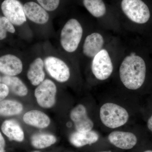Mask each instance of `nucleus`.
Here are the masks:
<instances>
[{
  "mask_svg": "<svg viewBox=\"0 0 152 152\" xmlns=\"http://www.w3.org/2000/svg\"><path fill=\"white\" fill-rule=\"evenodd\" d=\"M122 48L117 64L121 83L128 89L137 90L144 84L146 76L145 61L134 48L128 33L120 34Z\"/></svg>",
  "mask_w": 152,
  "mask_h": 152,
  "instance_id": "nucleus-1",
  "label": "nucleus"
},
{
  "mask_svg": "<svg viewBox=\"0 0 152 152\" xmlns=\"http://www.w3.org/2000/svg\"><path fill=\"white\" fill-rule=\"evenodd\" d=\"M121 48V37L119 34L93 58L90 62V66L95 79L103 81L111 77L115 66L118 63Z\"/></svg>",
  "mask_w": 152,
  "mask_h": 152,
  "instance_id": "nucleus-2",
  "label": "nucleus"
},
{
  "mask_svg": "<svg viewBox=\"0 0 152 152\" xmlns=\"http://www.w3.org/2000/svg\"><path fill=\"white\" fill-rule=\"evenodd\" d=\"M120 6L124 16L119 20L122 33L131 34L134 25L145 24L149 21V8L142 0H122Z\"/></svg>",
  "mask_w": 152,
  "mask_h": 152,
  "instance_id": "nucleus-3",
  "label": "nucleus"
},
{
  "mask_svg": "<svg viewBox=\"0 0 152 152\" xmlns=\"http://www.w3.org/2000/svg\"><path fill=\"white\" fill-rule=\"evenodd\" d=\"M118 34H119L106 29L94 22L82 44L83 56L91 62L95 56Z\"/></svg>",
  "mask_w": 152,
  "mask_h": 152,
  "instance_id": "nucleus-4",
  "label": "nucleus"
},
{
  "mask_svg": "<svg viewBox=\"0 0 152 152\" xmlns=\"http://www.w3.org/2000/svg\"><path fill=\"white\" fill-rule=\"evenodd\" d=\"M84 34L81 23L75 18H71L66 22L60 35L61 45L69 53H75L78 49Z\"/></svg>",
  "mask_w": 152,
  "mask_h": 152,
  "instance_id": "nucleus-5",
  "label": "nucleus"
},
{
  "mask_svg": "<svg viewBox=\"0 0 152 152\" xmlns=\"http://www.w3.org/2000/svg\"><path fill=\"white\" fill-rule=\"evenodd\" d=\"M100 117L102 123L107 127L115 129L127 122L129 114L123 107L113 103H107L101 107Z\"/></svg>",
  "mask_w": 152,
  "mask_h": 152,
  "instance_id": "nucleus-6",
  "label": "nucleus"
},
{
  "mask_svg": "<svg viewBox=\"0 0 152 152\" xmlns=\"http://www.w3.org/2000/svg\"><path fill=\"white\" fill-rule=\"evenodd\" d=\"M83 3L87 10L96 20L95 23L106 29L120 34L107 18V9L103 0H83Z\"/></svg>",
  "mask_w": 152,
  "mask_h": 152,
  "instance_id": "nucleus-7",
  "label": "nucleus"
},
{
  "mask_svg": "<svg viewBox=\"0 0 152 152\" xmlns=\"http://www.w3.org/2000/svg\"><path fill=\"white\" fill-rule=\"evenodd\" d=\"M44 65L50 76L57 81L65 83L70 77L69 68L64 61L59 58L47 57L44 61Z\"/></svg>",
  "mask_w": 152,
  "mask_h": 152,
  "instance_id": "nucleus-8",
  "label": "nucleus"
},
{
  "mask_svg": "<svg viewBox=\"0 0 152 152\" xmlns=\"http://www.w3.org/2000/svg\"><path fill=\"white\" fill-rule=\"evenodd\" d=\"M57 88L50 80H44L35 91V96L38 104L42 107L49 108L54 105Z\"/></svg>",
  "mask_w": 152,
  "mask_h": 152,
  "instance_id": "nucleus-9",
  "label": "nucleus"
},
{
  "mask_svg": "<svg viewBox=\"0 0 152 152\" xmlns=\"http://www.w3.org/2000/svg\"><path fill=\"white\" fill-rule=\"evenodd\" d=\"M1 8L4 17L13 25L21 26L26 21L23 7L18 0H4Z\"/></svg>",
  "mask_w": 152,
  "mask_h": 152,
  "instance_id": "nucleus-10",
  "label": "nucleus"
},
{
  "mask_svg": "<svg viewBox=\"0 0 152 152\" xmlns=\"http://www.w3.org/2000/svg\"><path fill=\"white\" fill-rule=\"evenodd\" d=\"M70 116L77 132H88L94 127V123L88 116L86 109L83 104L78 105L74 108Z\"/></svg>",
  "mask_w": 152,
  "mask_h": 152,
  "instance_id": "nucleus-11",
  "label": "nucleus"
},
{
  "mask_svg": "<svg viewBox=\"0 0 152 152\" xmlns=\"http://www.w3.org/2000/svg\"><path fill=\"white\" fill-rule=\"evenodd\" d=\"M108 140L114 146L123 150L132 148L137 142L134 134L129 132L114 131L109 135Z\"/></svg>",
  "mask_w": 152,
  "mask_h": 152,
  "instance_id": "nucleus-12",
  "label": "nucleus"
},
{
  "mask_svg": "<svg viewBox=\"0 0 152 152\" xmlns=\"http://www.w3.org/2000/svg\"><path fill=\"white\" fill-rule=\"evenodd\" d=\"M23 63L18 57L11 54L0 57V72L5 75L15 76L21 73Z\"/></svg>",
  "mask_w": 152,
  "mask_h": 152,
  "instance_id": "nucleus-13",
  "label": "nucleus"
},
{
  "mask_svg": "<svg viewBox=\"0 0 152 152\" xmlns=\"http://www.w3.org/2000/svg\"><path fill=\"white\" fill-rule=\"evenodd\" d=\"M23 9L26 17L31 21L38 24H45L48 21V14L37 3L32 1L26 3Z\"/></svg>",
  "mask_w": 152,
  "mask_h": 152,
  "instance_id": "nucleus-14",
  "label": "nucleus"
},
{
  "mask_svg": "<svg viewBox=\"0 0 152 152\" xmlns=\"http://www.w3.org/2000/svg\"><path fill=\"white\" fill-rule=\"evenodd\" d=\"M99 135L94 131L88 132H77L71 134L69 137L71 143L75 147L80 148L86 145H91L98 141Z\"/></svg>",
  "mask_w": 152,
  "mask_h": 152,
  "instance_id": "nucleus-15",
  "label": "nucleus"
},
{
  "mask_svg": "<svg viewBox=\"0 0 152 152\" xmlns=\"http://www.w3.org/2000/svg\"><path fill=\"white\" fill-rule=\"evenodd\" d=\"M23 118L24 121L27 124L41 129L48 126L50 123V118L46 114L36 110L26 113Z\"/></svg>",
  "mask_w": 152,
  "mask_h": 152,
  "instance_id": "nucleus-16",
  "label": "nucleus"
},
{
  "mask_svg": "<svg viewBox=\"0 0 152 152\" xmlns=\"http://www.w3.org/2000/svg\"><path fill=\"white\" fill-rule=\"evenodd\" d=\"M1 130L11 140L21 142L24 139V133L16 121L8 120L5 121L1 126Z\"/></svg>",
  "mask_w": 152,
  "mask_h": 152,
  "instance_id": "nucleus-17",
  "label": "nucleus"
},
{
  "mask_svg": "<svg viewBox=\"0 0 152 152\" xmlns=\"http://www.w3.org/2000/svg\"><path fill=\"white\" fill-rule=\"evenodd\" d=\"M44 63L40 58H36L30 65L27 77L33 86H39L44 80L45 73L43 70Z\"/></svg>",
  "mask_w": 152,
  "mask_h": 152,
  "instance_id": "nucleus-18",
  "label": "nucleus"
},
{
  "mask_svg": "<svg viewBox=\"0 0 152 152\" xmlns=\"http://www.w3.org/2000/svg\"><path fill=\"white\" fill-rule=\"evenodd\" d=\"M1 82L15 94L20 96H24L27 95V88L18 77L5 75L2 78Z\"/></svg>",
  "mask_w": 152,
  "mask_h": 152,
  "instance_id": "nucleus-19",
  "label": "nucleus"
},
{
  "mask_svg": "<svg viewBox=\"0 0 152 152\" xmlns=\"http://www.w3.org/2000/svg\"><path fill=\"white\" fill-rule=\"evenodd\" d=\"M23 106L20 103L12 100L0 101V116H10L22 113Z\"/></svg>",
  "mask_w": 152,
  "mask_h": 152,
  "instance_id": "nucleus-20",
  "label": "nucleus"
},
{
  "mask_svg": "<svg viewBox=\"0 0 152 152\" xmlns=\"http://www.w3.org/2000/svg\"><path fill=\"white\" fill-rule=\"evenodd\" d=\"M56 138L51 134L39 133L31 137V143L37 149H43L53 145L56 142Z\"/></svg>",
  "mask_w": 152,
  "mask_h": 152,
  "instance_id": "nucleus-21",
  "label": "nucleus"
},
{
  "mask_svg": "<svg viewBox=\"0 0 152 152\" xmlns=\"http://www.w3.org/2000/svg\"><path fill=\"white\" fill-rule=\"evenodd\" d=\"M15 31L13 25L6 17L0 16V40L7 37V32L14 33Z\"/></svg>",
  "mask_w": 152,
  "mask_h": 152,
  "instance_id": "nucleus-22",
  "label": "nucleus"
},
{
  "mask_svg": "<svg viewBox=\"0 0 152 152\" xmlns=\"http://www.w3.org/2000/svg\"><path fill=\"white\" fill-rule=\"evenodd\" d=\"M45 10L53 11L58 7L60 0H37Z\"/></svg>",
  "mask_w": 152,
  "mask_h": 152,
  "instance_id": "nucleus-23",
  "label": "nucleus"
},
{
  "mask_svg": "<svg viewBox=\"0 0 152 152\" xmlns=\"http://www.w3.org/2000/svg\"><path fill=\"white\" fill-rule=\"evenodd\" d=\"M8 87L4 83H0V101L3 100L9 94Z\"/></svg>",
  "mask_w": 152,
  "mask_h": 152,
  "instance_id": "nucleus-24",
  "label": "nucleus"
},
{
  "mask_svg": "<svg viewBox=\"0 0 152 152\" xmlns=\"http://www.w3.org/2000/svg\"><path fill=\"white\" fill-rule=\"evenodd\" d=\"M5 141L1 133L0 132V152H5Z\"/></svg>",
  "mask_w": 152,
  "mask_h": 152,
  "instance_id": "nucleus-25",
  "label": "nucleus"
},
{
  "mask_svg": "<svg viewBox=\"0 0 152 152\" xmlns=\"http://www.w3.org/2000/svg\"><path fill=\"white\" fill-rule=\"evenodd\" d=\"M148 127L149 129L152 132V115L148 120Z\"/></svg>",
  "mask_w": 152,
  "mask_h": 152,
  "instance_id": "nucleus-26",
  "label": "nucleus"
},
{
  "mask_svg": "<svg viewBox=\"0 0 152 152\" xmlns=\"http://www.w3.org/2000/svg\"><path fill=\"white\" fill-rule=\"evenodd\" d=\"M144 152H152V151H151V150H148V151H145Z\"/></svg>",
  "mask_w": 152,
  "mask_h": 152,
  "instance_id": "nucleus-27",
  "label": "nucleus"
},
{
  "mask_svg": "<svg viewBox=\"0 0 152 152\" xmlns=\"http://www.w3.org/2000/svg\"><path fill=\"white\" fill-rule=\"evenodd\" d=\"M32 152H41L40 151H33Z\"/></svg>",
  "mask_w": 152,
  "mask_h": 152,
  "instance_id": "nucleus-28",
  "label": "nucleus"
},
{
  "mask_svg": "<svg viewBox=\"0 0 152 152\" xmlns=\"http://www.w3.org/2000/svg\"><path fill=\"white\" fill-rule=\"evenodd\" d=\"M1 82V77H0V82Z\"/></svg>",
  "mask_w": 152,
  "mask_h": 152,
  "instance_id": "nucleus-29",
  "label": "nucleus"
},
{
  "mask_svg": "<svg viewBox=\"0 0 152 152\" xmlns=\"http://www.w3.org/2000/svg\"><path fill=\"white\" fill-rule=\"evenodd\" d=\"M111 152V151H102V152Z\"/></svg>",
  "mask_w": 152,
  "mask_h": 152,
  "instance_id": "nucleus-30",
  "label": "nucleus"
}]
</instances>
